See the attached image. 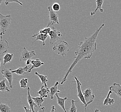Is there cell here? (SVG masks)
Here are the masks:
<instances>
[{
    "label": "cell",
    "mask_w": 121,
    "mask_h": 112,
    "mask_svg": "<svg viewBox=\"0 0 121 112\" xmlns=\"http://www.w3.org/2000/svg\"><path fill=\"white\" fill-rule=\"evenodd\" d=\"M104 26V24H103L99 28H97L95 33L89 37H85L84 40L81 42L79 44L78 49L75 53L76 56L74 57V61L68 69L65 76L62 80L60 83L61 84H63L66 81L68 75L70 73L72 72L73 69L77 63L79 62L82 59L91 58L94 52L97 49L96 40L98 35Z\"/></svg>",
    "instance_id": "1"
},
{
    "label": "cell",
    "mask_w": 121,
    "mask_h": 112,
    "mask_svg": "<svg viewBox=\"0 0 121 112\" xmlns=\"http://www.w3.org/2000/svg\"><path fill=\"white\" fill-rule=\"evenodd\" d=\"M12 17L10 15H3L0 13V28L1 30L0 36L5 34L11 24Z\"/></svg>",
    "instance_id": "2"
},
{
    "label": "cell",
    "mask_w": 121,
    "mask_h": 112,
    "mask_svg": "<svg viewBox=\"0 0 121 112\" xmlns=\"http://www.w3.org/2000/svg\"><path fill=\"white\" fill-rule=\"evenodd\" d=\"M52 49L56 53L64 57L69 51V44L66 42L62 41L55 45Z\"/></svg>",
    "instance_id": "3"
},
{
    "label": "cell",
    "mask_w": 121,
    "mask_h": 112,
    "mask_svg": "<svg viewBox=\"0 0 121 112\" xmlns=\"http://www.w3.org/2000/svg\"><path fill=\"white\" fill-rule=\"evenodd\" d=\"M49 36L50 37L49 43L51 44H53L54 43L60 40V37H62L63 35L60 32L57 30L56 28L52 27V28L51 32L49 34Z\"/></svg>",
    "instance_id": "4"
},
{
    "label": "cell",
    "mask_w": 121,
    "mask_h": 112,
    "mask_svg": "<svg viewBox=\"0 0 121 112\" xmlns=\"http://www.w3.org/2000/svg\"><path fill=\"white\" fill-rule=\"evenodd\" d=\"M48 9L49 11V18L50 22L47 26V27H48L50 26L53 25L55 24H59L58 16L57 13L54 11L51 6H49Z\"/></svg>",
    "instance_id": "5"
},
{
    "label": "cell",
    "mask_w": 121,
    "mask_h": 112,
    "mask_svg": "<svg viewBox=\"0 0 121 112\" xmlns=\"http://www.w3.org/2000/svg\"><path fill=\"white\" fill-rule=\"evenodd\" d=\"M12 71L11 69H7L6 67L1 70V73L3 75V76L7 80L11 89L13 88V80L14 78L13 76V73L12 72Z\"/></svg>",
    "instance_id": "6"
},
{
    "label": "cell",
    "mask_w": 121,
    "mask_h": 112,
    "mask_svg": "<svg viewBox=\"0 0 121 112\" xmlns=\"http://www.w3.org/2000/svg\"><path fill=\"white\" fill-rule=\"evenodd\" d=\"M74 78V79L76 81V82L77 83V92H78L77 96H78V98H79L80 100L81 101L82 103L85 105V107L86 108L87 107V106H86L87 103H86V101L84 98L83 94L82 91L81 83L80 82L79 79L76 76H75Z\"/></svg>",
    "instance_id": "7"
},
{
    "label": "cell",
    "mask_w": 121,
    "mask_h": 112,
    "mask_svg": "<svg viewBox=\"0 0 121 112\" xmlns=\"http://www.w3.org/2000/svg\"><path fill=\"white\" fill-rule=\"evenodd\" d=\"M36 55L35 51H29L25 47L23 48V50L22 52L20 61L22 62H26L28 60H30L32 57Z\"/></svg>",
    "instance_id": "8"
},
{
    "label": "cell",
    "mask_w": 121,
    "mask_h": 112,
    "mask_svg": "<svg viewBox=\"0 0 121 112\" xmlns=\"http://www.w3.org/2000/svg\"><path fill=\"white\" fill-rule=\"evenodd\" d=\"M84 98L87 103V107L92 103L95 98V95L92 93V90L91 88H88L83 93Z\"/></svg>",
    "instance_id": "9"
},
{
    "label": "cell",
    "mask_w": 121,
    "mask_h": 112,
    "mask_svg": "<svg viewBox=\"0 0 121 112\" xmlns=\"http://www.w3.org/2000/svg\"><path fill=\"white\" fill-rule=\"evenodd\" d=\"M0 54H4L9 49V43L7 41L3 39V36L0 37Z\"/></svg>",
    "instance_id": "10"
},
{
    "label": "cell",
    "mask_w": 121,
    "mask_h": 112,
    "mask_svg": "<svg viewBox=\"0 0 121 112\" xmlns=\"http://www.w3.org/2000/svg\"><path fill=\"white\" fill-rule=\"evenodd\" d=\"M30 68L29 65H26L24 67H19L16 70H12V72L13 73H16L17 75L24 76L28 73H30Z\"/></svg>",
    "instance_id": "11"
},
{
    "label": "cell",
    "mask_w": 121,
    "mask_h": 112,
    "mask_svg": "<svg viewBox=\"0 0 121 112\" xmlns=\"http://www.w3.org/2000/svg\"><path fill=\"white\" fill-rule=\"evenodd\" d=\"M48 36H49V35H47L41 34V33H38L36 34H34L32 37H35L36 39L35 41H34V42H33V44H34L36 41L39 40L43 42V45L45 46L46 45L45 41L47 39V38Z\"/></svg>",
    "instance_id": "12"
},
{
    "label": "cell",
    "mask_w": 121,
    "mask_h": 112,
    "mask_svg": "<svg viewBox=\"0 0 121 112\" xmlns=\"http://www.w3.org/2000/svg\"><path fill=\"white\" fill-rule=\"evenodd\" d=\"M110 91L114 92L119 98H121V85L119 84L114 83L113 85L109 87Z\"/></svg>",
    "instance_id": "13"
},
{
    "label": "cell",
    "mask_w": 121,
    "mask_h": 112,
    "mask_svg": "<svg viewBox=\"0 0 121 112\" xmlns=\"http://www.w3.org/2000/svg\"><path fill=\"white\" fill-rule=\"evenodd\" d=\"M30 88L29 87H28V96H27V100L28 104L30 106V107L31 110H32L33 112H35L34 110V107H37V105L34 102L30 94Z\"/></svg>",
    "instance_id": "14"
},
{
    "label": "cell",
    "mask_w": 121,
    "mask_h": 112,
    "mask_svg": "<svg viewBox=\"0 0 121 112\" xmlns=\"http://www.w3.org/2000/svg\"><path fill=\"white\" fill-rule=\"evenodd\" d=\"M55 95L57 98V101L58 105H59L63 109L64 112H67L65 107V102L66 100H68V98L66 97L65 98H61L58 95V93H56Z\"/></svg>",
    "instance_id": "15"
},
{
    "label": "cell",
    "mask_w": 121,
    "mask_h": 112,
    "mask_svg": "<svg viewBox=\"0 0 121 112\" xmlns=\"http://www.w3.org/2000/svg\"><path fill=\"white\" fill-rule=\"evenodd\" d=\"M50 90L48 88H46L43 85L40 89V90L37 92V94L40 95V97L43 98H47L48 97V94L50 93Z\"/></svg>",
    "instance_id": "16"
},
{
    "label": "cell",
    "mask_w": 121,
    "mask_h": 112,
    "mask_svg": "<svg viewBox=\"0 0 121 112\" xmlns=\"http://www.w3.org/2000/svg\"><path fill=\"white\" fill-rule=\"evenodd\" d=\"M59 84V82H56V84L53 86L51 87L49 90H50V99L51 100L53 99L54 96L56 93H59L60 92V91L58 90V86Z\"/></svg>",
    "instance_id": "17"
},
{
    "label": "cell",
    "mask_w": 121,
    "mask_h": 112,
    "mask_svg": "<svg viewBox=\"0 0 121 112\" xmlns=\"http://www.w3.org/2000/svg\"><path fill=\"white\" fill-rule=\"evenodd\" d=\"M31 64H32V66L30 68V71L31 72V70L35 68H38L40 67L41 65H44L45 63L41 62L39 59H37L35 60H32Z\"/></svg>",
    "instance_id": "18"
},
{
    "label": "cell",
    "mask_w": 121,
    "mask_h": 112,
    "mask_svg": "<svg viewBox=\"0 0 121 112\" xmlns=\"http://www.w3.org/2000/svg\"><path fill=\"white\" fill-rule=\"evenodd\" d=\"M96 2L97 3V7L95 9V10L94 12H91V16H93L96 13L97 11L98 10H99V11L102 13L104 10L102 8L103 4L104 3V1L103 0H97L96 1Z\"/></svg>",
    "instance_id": "19"
},
{
    "label": "cell",
    "mask_w": 121,
    "mask_h": 112,
    "mask_svg": "<svg viewBox=\"0 0 121 112\" xmlns=\"http://www.w3.org/2000/svg\"><path fill=\"white\" fill-rule=\"evenodd\" d=\"M112 91H109L107 98H105L104 102V105H112L114 104L115 101L113 99L110 98V95L112 94Z\"/></svg>",
    "instance_id": "20"
},
{
    "label": "cell",
    "mask_w": 121,
    "mask_h": 112,
    "mask_svg": "<svg viewBox=\"0 0 121 112\" xmlns=\"http://www.w3.org/2000/svg\"><path fill=\"white\" fill-rule=\"evenodd\" d=\"M35 74L38 76V77L39 78L42 84L46 88H47V82L48 81V79H47V76L46 75H41L39 74L37 72H35Z\"/></svg>",
    "instance_id": "21"
},
{
    "label": "cell",
    "mask_w": 121,
    "mask_h": 112,
    "mask_svg": "<svg viewBox=\"0 0 121 112\" xmlns=\"http://www.w3.org/2000/svg\"><path fill=\"white\" fill-rule=\"evenodd\" d=\"M13 54H10L7 53L3 57V61H4V65H5V64L8 63H10L13 58Z\"/></svg>",
    "instance_id": "22"
},
{
    "label": "cell",
    "mask_w": 121,
    "mask_h": 112,
    "mask_svg": "<svg viewBox=\"0 0 121 112\" xmlns=\"http://www.w3.org/2000/svg\"><path fill=\"white\" fill-rule=\"evenodd\" d=\"M6 79H5L0 82V91H2L4 93L5 91H7L8 92H10V91L6 84Z\"/></svg>",
    "instance_id": "23"
},
{
    "label": "cell",
    "mask_w": 121,
    "mask_h": 112,
    "mask_svg": "<svg viewBox=\"0 0 121 112\" xmlns=\"http://www.w3.org/2000/svg\"><path fill=\"white\" fill-rule=\"evenodd\" d=\"M32 98L34 102L36 104V105H37V107L40 108L42 106V104L44 101L43 98L40 97H38L36 98L32 97Z\"/></svg>",
    "instance_id": "24"
},
{
    "label": "cell",
    "mask_w": 121,
    "mask_h": 112,
    "mask_svg": "<svg viewBox=\"0 0 121 112\" xmlns=\"http://www.w3.org/2000/svg\"><path fill=\"white\" fill-rule=\"evenodd\" d=\"M0 112H12L11 109L7 104L4 103H1L0 104Z\"/></svg>",
    "instance_id": "25"
},
{
    "label": "cell",
    "mask_w": 121,
    "mask_h": 112,
    "mask_svg": "<svg viewBox=\"0 0 121 112\" xmlns=\"http://www.w3.org/2000/svg\"><path fill=\"white\" fill-rule=\"evenodd\" d=\"M28 79H22L20 81V85L21 88L26 89L27 87V84H28Z\"/></svg>",
    "instance_id": "26"
},
{
    "label": "cell",
    "mask_w": 121,
    "mask_h": 112,
    "mask_svg": "<svg viewBox=\"0 0 121 112\" xmlns=\"http://www.w3.org/2000/svg\"><path fill=\"white\" fill-rule=\"evenodd\" d=\"M2 2L4 3L5 5H8L9 3L12 2H15L16 3H18L20 5H23V4L22 3L20 2L18 0H0V5Z\"/></svg>",
    "instance_id": "27"
},
{
    "label": "cell",
    "mask_w": 121,
    "mask_h": 112,
    "mask_svg": "<svg viewBox=\"0 0 121 112\" xmlns=\"http://www.w3.org/2000/svg\"><path fill=\"white\" fill-rule=\"evenodd\" d=\"M77 102L78 101H76L73 100H71V106L69 109H68V110H69V112H77V108L75 104V103Z\"/></svg>",
    "instance_id": "28"
},
{
    "label": "cell",
    "mask_w": 121,
    "mask_h": 112,
    "mask_svg": "<svg viewBox=\"0 0 121 112\" xmlns=\"http://www.w3.org/2000/svg\"><path fill=\"white\" fill-rule=\"evenodd\" d=\"M52 31V28H49V27H46V28H44L43 29H41L39 31V33H41V34H46L49 35L50 33H51Z\"/></svg>",
    "instance_id": "29"
},
{
    "label": "cell",
    "mask_w": 121,
    "mask_h": 112,
    "mask_svg": "<svg viewBox=\"0 0 121 112\" xmlns=\"http://www.w3.org/2000/svg\"><path fill=\"white\" fill-rule=\"evenodd\" d=\"M52 8L54 11L57 12L60 9V6L58 3H55L52 6Z\"/></svg>",
    "instance_id": "30"
},
{
    "label": "cell",
    "mask_w": 121,
    "mask_h": 112,
    "mask_svg": "<svg viewBox=\"0 0 121 112\" xmlns=\"http://www.w3.org/2000/svg\"><path fill=\"white\" fill-rule=\"evenodd\" d=\"M45 110H46V108L45 107H43L40 108L39 110H38L36 112H45Z\"/></svg>",
    "instance_id": "31"
},
{
    "label": "cell",
    "mask_w": 121,
    "mask_h": 112,
    "mask_svg": "<svg viewBox=\"0 0 121 112\" xmlns=\"http://www.w3.org/2000/svg\"><path fill=\"white\" fill-rule=\"evenodd\" d=\"M24 109L25 110L26 112H33L32 110H31L30 109H28L27 107H26V106L24 107Z\"/></svg>",
    "instance_id": "32"
},
{
    "label": "cell",
    "mask_w": 121,
    "mask_h": 112,
    "mask_svg": "<svg viewBox=\"0 0 121 112\" xmlns=\"http://www.w3.org/2000/svg\"><path fill=\"white\" fill-rule=\"evenodd\" d=\"M31 60H28V61L26 62V65H29L30 64H31Z\"/></svg>",
    "instance_id": "33"
},
{
    "label": "cell",
    "mask_w": 121,
    "mask_h": 112,
    "mask_svg": "<svg viewBox=\"0 0 121 112\" xmlns=\"http://www.w3.org/2000/svg\"><path fill=\"white\" fill-rule=\"evenodd\" d=\"M56 110V109L55 107L54 106H53L52 107L51 111V112H55Z\"/></svg>",
    "instance_id": "34"
},
{
    "label": "cell",
    "mask_w": 121,
    "mask_h": 112,
    "mask_svg": "<svg viewBox=\"0 0 121 112\" xmlns=\"http://www.w3.org/2000/svg\"><path fill=\"white\" fill-rule=\"evenodd\" d=\"M95 112H101L99 110H98V109H96V110H95Z\"/></svg>",
    "instance_id": "35"
},
{
    "label": "cell",
    "mask_w": 121,
    "mask_h": 112,
    "mask_svg": "<svg viewBox=\"0 0 121 112\" xmlns=\"http://www.w3.org/2000/svg\"><path fill=\"white\" fill-rule=\"evenodd\" d=\"M85 110H86V112H87V109H86V108H85Z\"/></svg>",
    "instance_id": "36"
}]
</instances>
